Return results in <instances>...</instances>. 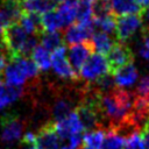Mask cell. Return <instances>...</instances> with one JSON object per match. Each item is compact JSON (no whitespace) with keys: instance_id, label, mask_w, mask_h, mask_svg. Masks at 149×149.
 Listing matches in <instances>:
<instances>
[{"instance_id":"cell-1","label":"cell","mask_w":149,"mask_h":149,"mask_svg":"<svg viewBox=\"0 0 149 149\" xmlns=\"http://www.w3.org/2000/svg\"><path fill=\"white\" fill-rule=\"evenodd\" d=\"M1 140L6 143H14L22 137L26 123L14 113H6L0 120Z\"/></svg>"},{"instance_id":"cell-2","label":"cell","mask_w":149,"mask_h":149,"mask_svg":"<svg viewBox=\"0 0 149 149\" xmlns=\"http://www.w3.org/2000/svg\"><path fill=\"white\" fill-rule=\"evenodd\" d=\"M107 65H108V73L114 76L121 68L126 66L127 64L133 63L134 54L130 48L121 42H116L111 51L106 56Z\"/></svg>"},{"instance_id":"cell-3","label":"cell","mask_w":149,"mask_h":149,"mask_svg":"<svg viewBox=\"0 0 149 149\" xmlns=\"http://www.w3.org/2000/svg\"><path fill=\"white\" fill-rule=\"evenodd\" d=\"M107 73L108 65L106 57L98 52H94L88 57V59L83 65L79 76L83 79L87 80V83H95L98 79H100Z\"/></svg>"},{"instance_id":"cell-4","label":"cell","mask_w":149,"mask_h":149,"mask_svg":"<svg viewBox=\"0 0 149 149\" xmlns=\"http://www.w3.org/2000/svg\"><path fill=\"white\" fill-rule=\"evenodd\" d=\"M142 16L143 15L140 14H130L116 17L114 35L116 36L119 42L125 43V41L129 40L142 27Z\"/></svg>"},{"instance_id":"cell-5","label":"cell","mask_w":149,"mask_h":149,"mask_svg":"<svg viewBox=\"0 0 149 149\" xmlns=\"http://www.w3.org/2000/svg\"><path fill=\"white\" fill-rule=\"evenodd\" d=\"M93 34H94L93 20H92V22H88V23L76 22L74 24L68 27V29L64 33L63 40L65 43H68L70 45H74V44L90 42Z\"/></svg>"},{"instance_id":"cell-6","label":"cell","mask_w":149,"mask_h":149,"mask_svg":"<svg viewBox=\"0 0 149 149\" xmlns=\"http://www.w3.org/2000/svg\"><path fill=\"white\" fill-rule=\"evenodd\" d=\"M51 68L55 73L63 79H69L73 81H77L79 79L68 61L66 49L64 48V45L51 54Z\"/></svg>"},{"instance_id":"cell-7","label":"cell","mask_w":149,"mask_h":149,"mask_svg":"<svg viewBox=\"0 0 149 149\" xmlns=\"http://www.w3.org/2000/svg\"><path fill=\"white\" fill-rule=\"evenodd\" d=\"M54 125H55V130L58 137L61 139V141L68 140L78 134H83L84 132L81 122L74 111L69 115H66L65 118H63L62 120L54 122Z\"/></svg>"},{"instance_id":"cell-8","label":"cell","mask_w":149,"mask_h":149,"mask_svg":"<svg viewBox=\"0 0 149 149\" xmlns=\"http://www.w3.org/2000/svg\"><path fill=\"white\" fill-rule=\"evenodd\" d=\"M92 51H93V47L91 44V41L86 42V43L71 45L68 49V61L78 77H79L83 65L88 59Z\"/></svg>"},{"instance_id":"cell-9","label":"cell","mask_w":149,"mask_h":149,"mask_svg":"<svg viewBox=\"0 0 149 149\" xmlns=\"http://www.w3.org/2000/svg\"><path fill=\"white\" fill-rule=\"evenodd\" d=\"M36 136V144L38 149H62L61 139L58 137L54 121L45 122L37 132Z\"/></svg>"},{"instance_id":"cell-10","label":"cell","mask_w":149,"mask_h":149,"mask_svg":"<svg viewBox=\"0 0 149 149\" xmlns=\"http://www.w3.org/2000/svg\"><path fill=\"white\" fill-rule=\"evenodd\" d=\"M22 0H1L0 2V20L6 27L12 23H17L23 13Z\"/></svg>"},{"instance_id":"cell-11","label":"cell","mask_w":149,"mask_h":149,"mask_svg":"<svg viewBox=\"0 0 149 149\" xmlns=\"http://www.w3.org/2000/svg\"><path fill=\"white\" fill-rule=\"evenodd\" d=\"M19 23L28 35H34L36 37H40L44 33L40 14L23 10Z\"/></svg>"},{"instance_id":"cell-12","label":"cell","mask_w":149,"mask_h":149,"mask_svg":"<svg viewBox=\"0 0 149 149\" xmlns=\"http://www.w3.org/2000/svg\"><path fill=\"white\" fill-rule=\"evenodd\" d=\"M3 76L7 85L16 87H22V85H24V83L28 79L24 71L16 61H10V63L6 66Z\"/></svg>"},{"instance_id":"cell-13","label":"cell","mask_w":149,"mask_h":149,"mask_svg":"<svg viewBox=\"0 0 149 149\" xmlns=\"http://www.w3.org/2000/svg\"><path fill=\"white\" fill-rule=\"evenodd\" d=\"M111 7L113 15L116 17L122 15H130V14L143 15L144 12L135 0H112Z\"/></svg>"},{"instance_id":"cell-14","label":"cell","mask_w":149,"mask_h":149,"mask_svg":"<svg viewBox=\"0 0 149 149\" xmlns=\"http://www.w3.org/2000/svg\"><path fill=\"white\" fill-rule=\"evenodd\" d=\"M137 74H139V72H137L136 66L134 65V63H130V64H127L126 66L121 68L118 72H115V74L113 77H114L116 86L121 88V87L132 86L136 81Z\"/></svg>"},{"instance_id":"cell-15","label":"cell","mask_w":149,"mask_h":149,"mask_svg":"<svg viewBox=\"0 0 149 149\" xmlns=\"http://www.w3.org/2000/svg\"><path fill=\"white\" fill-rule=\"evenodd\" d=\"M115 40H113L108 34L102 33V31H97L92 35L91 38V44L93 47V50H95L100 55H107L111 49L115 44Z\"/></svg>"},{"instance_id":"cell-16","label":"cell","mask_w":149,"mask_h":149,"mask_svg":"<svg viewBox=\"0 0 149 149\" xmlns=\"http://www.w3.org/2000/svg\"><path fill=\"white\" fill-rule=\"evenodd\" d=\"M24 93L22 87L10 86L7 84H3L0 80V109L9 105L10 102L19 99Z\"/></svg>"},{"instance_id":"cell-17","label":"cell","mask_w":149,"mask_h":149,"mask_svg":"<svg viewBox=\"0 0 149 149\" xmlns=\"http://www.w3.org/2000/svg\"><path fill=\"white\" fill-rule=\"evenodd\" d=\"M22 2H23V9L26 12L36 13L40 15L54 10L58 6V3L50 0H22Z\"/></svg>"},{"instance_id":"cell-18","label":"cell","mask_w":149,"mask_h":149,"mask_svg":"<svg viewBox=\"0 0 149 149\" xmlns=\"http://www.w3.org/2000/svg\"><path fill=\"white\" fill-rule=\"evenodd\" d=\"M40 41L41 45L49 52H54L55 50L59 49L64 43L63 36L58 31H44L40 36Z\"/></svg>"},{"instance_id":"cell-19","label":"cell","mask_w":149,"mask_h":149,"mask_svg":"<svg viewBox=\"0 0 149 149\" xmlns=\"http://www.w3.org/2000/svg\"><path fill=\"white\" fill-rule=\"evenodd\" d=\"M30 57H33V62L36 64L38 70L47 71V70L50 69V66H51V55L41 44H37V47L34 49Z\"/></svg>"},{"instance_id":"cell-20","label":"cell","mask_w":149,"mask_h":149,"mask_svg":"<svg viewBox=\"0 0 149 149\" xmlns=\"http://www.w3.org/2000/svg\"><path fill=\"white\" fill-rule=\"evenodd\" d=\"M105 136H106V132L101 129L87 132L83 136V146L87 149H101Z\"/></svg>"},{"instance_id":"cell-21","label":"cell","mask_w":149,"mask_h":149,"mask_svg":"<svg viewBox=\"0 0 149 149\" xmlns=\"http://www.w3.org/2000/svg\"><path fill=\"white\" fill-rule=\"evenodd\" d=\"M92 2L93 0H78L77 1V22L88 23L92 22Z\"/></svg>"},{"instance_id":"cell-22","label":"cell","mask_w":149,"mask_h":149,"mask_svg":"<svg viewBox=\"0 0 149 149\" xmlns=\"http://www.w3.org/2000/svg\"><path fill=\"white\" fill-rule=\"evenodd\" d=\"M42 27L44 31H57L58 29H62V23L59 21V17L56 13V8L54 10L47 12L41 15Z\"/></svg>"},{"instance_id":"cell-23","label":"cell","mask_w":149,"mask_h":149,"mask_svg":"<svg viewBox=\"0 0 149 149\" xmlns=\"http://www.w3.org/2000/svg\"><path fill=\"white\" fill-rule=\"evenodd\" d=\"M115 23H116V16L113 14L102 19H93V26L94 28L99 29V31L106 33V34H114L115 33Z\"/></svg>"},{"instance_id":"cell-24","label":"cell","mask_w":149,"mask_h":149,"mask_svg":"<svg viewBox=\"0 0 149 149\" xmlns=\"http://www.w3.org/2000/svg\"><path fill=\"white\" fill-rule=\"evenodd\" d=\"M112 7L107 0H93L92 2V16L93 19H102L112 15Z\"/></svg>"},{"instance_id":"cell-25","label":"cell","mask_w":149,"mask_h":149,"mask_svg":"<svg viewBox=\"0 0 149 149\" xmlns=\"http://www.w3.org/2000/svg\"><path fill=\"white\" fill-rule=\"evenodd\" d=\"M101 149H125V139L113 130L106 133Z\"/></svg>"},{"instance_id":"cell-26","label":"cell","mask_w":149,"mask_h":149,"mask_svg":"<svg viewBox=\"0 0 149 149\" xmlns=\"http://www.w3.org/2000/svg\"><path fill=\"white\" fill-rule=\"evenodd\" d=\"M125 149H146L142 137L139 133L128 136L125 140Z\"/></svg>"},{"instance_id":"cell-27","label":"cell","mask_w":149,"mask_h":149,"mask_svg":"<svg viewBox=\"0 0 149 149\" xmlns=\"http://www.w3.org/2000/svg\"><path fill=\"white\" fill-rule=\"evenodd\" d=\"M142 43L140 45V54L143 58L149 61V28L144 27L142 29Z\"/></svg>"},{"instance_id":"cell-28","label":"cell","mask_w":149,"mask_h":149,"mask_svg":"<svg viewBox=\"0 0 149 149\" xmlns=\"http://www.w3.org/2000/svg\"><path fill=\"white\" fill-rule=\"evenodd\" d=\"M135 94L139 95V97L149 98V74H147L143 78H141V80L137 84Z\"/></svg>"},{"instance_id":"cell-29","label":"cell","mask_w":149,"mask_h":149,"mask_svg":"<svg viewBox=\"0 0 149 149\" xmlns=\"http://www.w3.org/2000/svg\"><path fill=\"white\" fill-rule=\"evenodd\" d=\"M141 137H142V141L144 143V147L146 149H149V121L141 128Z\"/></svg>"},{"instance_id":"cell-30","label":"cell","mask_w":149,"mask_h":149,"mask_svg":"<svg viewBox=\"0 0 149 149\" xmlns=\"http://www.w3.org/2000/svg\"><path fill=\"white\" fill-rule=\"evenodd\" d=\"M7 54H1L0 55V74L3 73V71L6 70V61H7Z\"/></svg>"},{"instance_id":"cell-31","label":"cell","mask_w":149,"mask_h":149,"mask_svg":"<svg viewBox=\"0 0 149 149\" xmlns=\"http://www.w3.org/2000/svg\"><path fill=\"white\" fill-rule=\"evenodd\" d=\"M135 1L137 2V5H139L143 10L149 7V0H135Z\"/></svg>"},{"instance_id":"cell-32","label":"cell","mask_w":149,"mask_h":149,"mask_svg":"<svg viewBox=\"0 0 149 149\" xmlns=\"http://www.w3.org/2000/svg\"><path fill=\"white\" fill-rule=\"evenodd\" d=\"M146 19H147V21L149 22V7L146 9ZM148 28H149V26H147Z\"/></svg>"},{"instance_id":"cell-33","label":"cell","mask_w":149,"mask_h":149,"mask_svg":"<svg viewBox=\"0 0 149 149\" xmlns=\"http://www.w3.org/2000/svg\"><path fill=\"white\" fill-rule=\"evenodd\" d=\"M2 30H3V26H2V22H1V20H0V40H1V37H2Z\"/></svg>"},{"instance_id":"cell-34","label":"cell","mask_w":149,"mask_h":149,"mask_svg":"<svg viewBox=\"0 0 149 149\" xmlns=\"http://www.w3.org/2000/svg\"><path fill=\"white\" fill-rule=\"evenodd\" d=\"M79 149H87V148H85V147H84V146H83V144H81V147H80V148H79Z\"/></svg>"},{"instance_id":"cell-35","label":"cell","mask_w":149,"mask_h":149,"mask_svg":"<svg viewBox=\"0 0 149 149\" xmlns=\"http://www.w3.org/2000/svg\"><path fill=\"white\" fill-rule=\"evenodd\" d=\"M107 1H108V0H107Z\"/></svg>"}]
</instances>
